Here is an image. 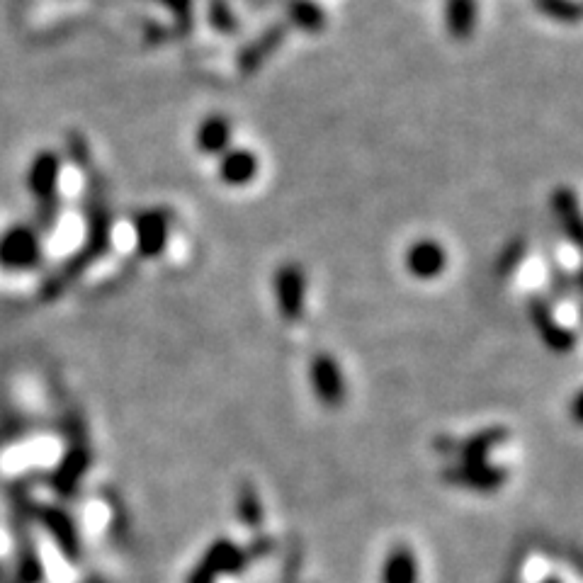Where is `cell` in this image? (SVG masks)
<instances>
[{
  "label": "cell",
  "mask_w": 583,
  "mask_h": 583,
  "mask_svg": "<svg viewBox=\"0 0 583 583\" xmlns=\"http://www.w3.org/2000/svg\"><path fill=\"white\" fill-rule=\"evenodd\" d=\"M256 559L251 549L236 545L229 537H219L205 549L197 566H192L185 583H217L222 576H241Z\"/></svg>",
  "instance_id": "obj_2"
},
{
  "label": "cell",
  "mask_w": 583,
  "mask_h": 583,
  "mask_svg": "<svg viewBox=\"0 0 583 583\" xmlns=\"http://www.w3.org/2000/svg\"><path fill=\"white\" fill-rule=\"evenodd\" d=\"M443 477L445 484L450 486H460V489L477 491V494H496L506 486L508 481V469L498 467V464L491 462H455V464H445L443 467Z\"/></svg>",
  "instance_id": "obj_7"
},
{
  "label": "cell",
  "mask_w": 583,
  "mask_h": 583,
  "mask_svg": "<svg viewBox=\"0 0 583 583\" xmlns=\"http://www.w3.org/2000/svg\"><path fill=\"white\" fill-rule=\"evenodd\" d=\"M32 515H35L37 523L42 525L49 537H52L56 549H59L69 562H81L83 557L81 532H78L73 515L66 511L64 506H49V503H42V506L32 508Z\"/></svg>",
  "instance_id": "obj_4"
},
{
  "label": "cell",
  "mask_w": 583,
  "mask_h": 583,
  "mask_svg": "<svg viewBox=\"0 0 583 583\" xmlns=\"http://www.w3.org/2000/svg\"><path fill=\"white\" fill-rule=\"evenodd\" d=\"M528 314L537 336H540V341L545 343L552 353L566 355L576 348V333L571 331V328H566L564 324H559L552 307H549L545 299L532 297L528 304Z\"/></svg>",
  "instance_id": "obj_11"
},
{
  "label": "cell",
  "mask_w": 583,
  "mask_h": 583,
  "mask_svg": "<svg viewBox=\"0 0 583 583\" xmlns=\"http://www.w3.org/2000/svg\"><path fill=\"white\" fill-rule=\"evenodd\" d=\"M511 433L503 426H491V428H481L477 433H472L469 438H438L435 440V450L443 452V455H457V462L472 464V462H489V455L501 447L503 443H508Z\"/></svg>",
  "instance_id": "obj_6"
},
{
  "label": "cell",
  "mask_w": 583,
  "mask_h": 583,
  "mask_svg": "<svg viewBox=\"0 0 583 583\" xmlns=\"http://www.w3.org/2000/svg\"><path fill=\"white\" fill-rule=\"evenodd\" d=\"M285 10L287 27H297L302 32H321L326 27V10L314 0H280Z\"/></svg>",
  "instance_id": "obj_20"
},
{
  "label": "cell",
  "mask_w": 583,
  "mask_h": 583,
  "mask_svg": "<svg viewBox=\"0 0 583 583\" xmlns=\"http://www.w3.org/2000/svg\"><path fill=\"white\" fill-rule=\"evenodd\" d=\"M207 20L219 35H236L241 27L231 0H207Z\"/></svg>",
  "instance_id": "obj_23"
},
{
  "label": "cell",
  "mask_w": 583,
  "mask_h": 583,
  "mask_svg": "<svg viewBox=\"0 0 583 583\" xmlns=\"http://www.w3.org/2000/svg\"><path fill=\"white\" fill-rule=\"evenodd\" d=\"M309 382L314 389V396L326 406V409H338L343 406L345 394V375L341 370V362L333 355L319 353L309 362Z\"/></svg>",
  "instance_id": "obj_10"
},
{
  "label": "cell",
  "mask_w": 583,
  "mask_h": 583,
  "mask_svg": "<svg viewBox=\"0 0 583 583\" xmlns=\"http://www.w3.org/2000/svg\"><path fill=\"white\" fill-rule=\"evenodd\" d=\"M231 122L224 115H209L200 122L195 134V144L202 154L222 156L231 144Z\"/></svg>",
  "instance_id": "obj_19"
},
{
  "label": "cell",
  "mask_w": 583,
  "mask_h": 583,
  "mask_svg": "<svg viewBox=\"0 0 583 583\" xmlns=\"http://www.w3.org/2000/svg\"><path fill=\"white\" fill-rule=\"evenodd\" d=\"M18 583H44V564L30 537H22L18 552Z\"/></svg>",
  "instance_id": "obj_22"
},
{
  "label": "cell",
  "mask_w": 583,
  "mask_h": 583,
  "mask_svg": "<svg viewBox=\"0 0 583 583\" xmlns=\"http://www.w3.org/2000/svg\"><path fill=\"white\" fill-rule=\"evenodd\" d=\"M525 256H528V241L523 236H515L503 246V251L496 258V275L498 277H511L515 270L523 265Z\"/></svg>",
  "instance_id": "obj_24"
},
{
  "label": "cell",
  "mask_w": 583,
  "mask_h": 583,
  "mask_svg": "<svg viewBox=\"0 0 583 583\" xmlns=\"http://www.w3.org/2000/svg\"><path fill=\"white\" fill-rule=\"evenodd\" d=\"M287 32H290L287 22H273L270 27H265V30L253 39V42H248L246 47L239 52V59H236L239 71L241 73L258 71L260 66H263L265 61H268L270 56L282 47V42L287 39Z\"/></svg>",
  "instance_id": "obj_14"
},
{
  "label": "cell",
  "mask_w": 583,
  "mask_h": 583,
  "mask_svg": "<svg viewBox=\"0 0 583 583\" xmlns=\"http://www.w3.org/2000/svg\"><path fill=\"white\" fill-rule=\"evenodd\" d=\"M236 511H239V520L246 525L251 532H260L265 520V511H263V501H260V494L256 489V484L246 481V484L239 486V496H236Z\"/></svg>",
  "instance_id": "obj_21"
},
{
  "label": "cell",
  "mask_w": 583,
  "mask_h": 583,
  "mask_svg": "<svg viewBox=\"0 0 583 583\" xmlns=\"http://www.w3.org/2000/svg\"><path fill=\"white\" fill-rule=\"evenodd\" d=\"M44 263L42 234L32 224H15L0 234V268L5 273H32Z\"/></svg>",
  "instance_id": "obj_3"
},
{
  "label": "cell",
  "mask_w": 583,
  "mask_h": 583,
  "mask_svg": "<svg viewBox=\"0 0 583 583\" xmlns=\"http://www.w3.org/2000/svg\"><path fill=\"white\" fill-rule=\"evenodd\" d=\"M542 583H562V579H557V576H549V579H545Z\"/></svg>",
  "instance_id": "obj_30"
},
{
  "label": "cell",
  "mask_w": 583,
  "mask_h": 583,
  "mask_svg": "<svg viewBox=\"0 0 583 583\" xmlns=\"http://www.w3.org/2000/svg\"><path fill=\"white\" fill-rule=\"evenodd\" d=\"M447 263H450V258H447L445 246L435 239H421L406 248V273L416 277V280H438L445 273Z\"/></svg>",
  "instance_id": "obj_12"
},
{
  "label": "cell",
  "mask_w": 583,
  "mask_h": 583,
  "mask_svg": "<svg viewBox=\"0 0 583 583\" xmlns=\"http://www.w3.org/2000/svg\"><path fill=\"white\" fill-rule=\"evenodd\" d=\"M78 428H73L69 450H66V455L61 457L59 467H56V472L52 477L54 491L61 498H73L78 494L81 481L86 479L90 462H93V452H90L86 435H83V430H78Z\"/></svg>",
  "instance_id": "obj_5"
},
{
  "label": "cell",
  "mask_w": 583,
  "mask_h": 583,
  "mask_svg": "<svg viewBox=\"0 0 583 583\" xmlns=\"http://www.w3.org/2000/svg\"><path fill=\"white\" fill-rule=\"evenodd\" d=\"M168 10L173 13V18L178 20V25L183 30H190L192 25V0H161Z\"/></svg>",
  "instance_id": "obj_29"
},
{
  "label": "cell",
  "mask_w": 583,
  "mask_h": 583,
  "mask_svg": "<svg viewBox=\"0 0 583 583\" xmlns=\"http://www.w3.org/2000/svg\"><path fill=\"white\" fill-rule=\"evenodd\" d=\"M66 151H69V158L73 161V166L83 168V171H88L90 168V146L83 134H76L73 132L69 141H66Z\"/></svg>",
  "instance_id": "obj_28"
},
{
  "label": "cell",
  "mask_w": 583,
  "mask_h": 583,
  "mask_svg": "<svg viewBox=\"0 0 583 583\" xmlns=\"http://www.w3.org/2000/svg\"><path fill=\"white\" fill-rule=\"evenodd\" d=\"M302 554L304 549L299 542H290L285 554V564H282V583H299V574H302Z\"/></svg>",
  "instance_id": "obj_27"
},
{
  "label": "cell",
  "mask_w": 583,
  "mask_h": 583,
  "mask_svg": "<svg viewBox=\"0 0 583 583\" xmlns=\"http://www.w3.org/2000/svg\"><path fill=\"white\" fill-rule=\"evenodd\" d=\"M61 217V197H52V200L37 202L35 209V229L39 234L52 231Z\"/></svg>",
  "instance_id": "obj_26"
},
{
  "label": "cell",
  "mask_w": 583,
  "mask_h": 583,
  "mask_svg": "<svg viewBox=\"0 0 583 583\" xmlns=\"http://www.w3.org/2000/svg\"><path fill=\"white\" fill-rule=\"evenodd\" d=\"M134 241L141 258H158L168 246L171 236V214L166 209H141L134 214Z\"/></svg>",
  "instance_id": "obj_9"
},
{
  "label": "cell",
  "mask_w": 583,
  "mask_h": 583,
  "mask_svg": "<svg viewBox=\"0 0 583 583\" xmlns=\"http://www.w3.org/2000/svg\"><path fill=\"white\" fill-rule=\"evenodd\" d=\"M86 241H83L81 251H76L73 256L56 270L54 275H49L44 280L39 297L44 302H54L64 294L78 277L86 275V270L95 260H100L110 248L112 239V209L110 200H107V188L105 180L100 178V173H95L93 168L86 171Z\"/></svg>",
  "instance_id": "obj_1"
},
{
  "label": "cell",
  "mask_w": 583,
  "mask_h": 583,
  "mask_svg": "<svg viewBox=\"0 0 583 583\" xmlns=\"http://www.w3.org/2000/svg\"><path fill=\"white\" fill-rule=\"evenodd\" d=\"M379 583H421V564L411 545H394L384 554Z\"/></svg>",
  "instance_id": "obj_15"
},
{
  "label": "cell",
  "mask_w": 583,
  "mask_h": 583,
  "mask_svg": "<svg viewBox=\"0 0 583 583\" xmlns=\"http://www.w3.org/2000/svg\"><path fill=\"white\" fill-rule=\"evenodd\" d=\"M552 212L557 219L562 234L574 243L576 248H581L583 243V224H581V209L579 200H576V192L571 188H557L552 192Z\"/></svg>",
  "instance_id": "obj_17"
},
{
  "label": "cell",
  "mask_w": 583,
  "mask_h": 583,
  "mask_svg": "<svg viewBox=\"0 0 583 583\" xmlns=\"http://www.w3.org/2000/svg\"><path fill=\"white\" fill-rule=\"evenodd\" d=\"M61 183V156L52 149H44L32 158L27 168V188L37 202L59 197Z\"/></svg>",
  "instance_id": "obj_13"
},
{
  "label": "cell",
  "mask_w": 583,
  "mask_h": 583,
  "mask_svg": "<svg viewBox=\"0 0 583 583\" xmlns=\"http://www.w3.org/2000/svg\"><path fill=\"white\" fill-rule=\"evenodd\" d=\"M275 299L287 324H297L307 307V275L299 263H285L275 273Z\"/></svg>",
  "instance_id": "obj_8"
},
{
  "label": "cell",
  "mask_w": 583,
  "mask_h": 583,
  "mask_svg": "<svg viewBox=\"0 0 583 583\" xmlns=\"http://www.w3.org/2000/svg\"><path fill=\"white\" fill-rule=\"evenodd\" d=\"M537 10L547 18L576 25L581 20V5L576 0H535Z\"/></svg>",
  "instance_id": "obj_25"
},
{
  "label": "cell",
  "mask_w": 583,
  "mask_h": 583,
  "mask_svg": "<svg viewBox=\"0 0 583 583\" xmlns=\"http://www.w3.org/2000/svg\"><path fill=\"white\" fill-rule=\"evenodd\" d=\"M443 18H445V30L452 37L469 39L477 30L479 20V3L477 0H445L443 5Z\"/></svg>",
  "instance_id": "obj_18"
},
{
  "label": "cell",
  "mask_w": 583,
  "mask_h": 583,
  "mask_svg": "<svg viewBox=\"0 0 583 583\" xmlns=\"http://www.w3.org/2000/svg\"><path fill=\"white\" fill-rule=\"evenodd\" d=\"M258 168L260 161L251 149L234 146V149H226L219 156V178H222L224 185H231V188H243V185L253 183Z\"/></svg>",
  "instance_id": "obj_16"
}]
</instances>
